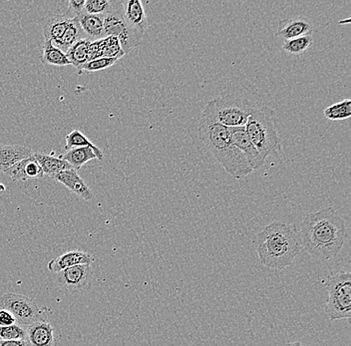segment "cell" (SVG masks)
<instances>
[{"instance_id": "1", "label": "cell", "mask_w": 351, "mask_h": 346, "mask_svg": "<svg viewBox=\"0 0 351 346\" xmlns=\"http://www.w3.org/2000/svg\"><path fill=\"white\" fill-rule=\"evenodd\" d=\"M298 232L302 249L322 260L339 255L346 238V223L331 207L307 214Z\"/></svg>"}, {"instance_id": "2", "label": "cell", "mask_w": 351, "mask_h": 346, "mask_svg": "<svg viewBox=\"0 0 351 346\" xmlns=\"http://www.w3.org/2000/svg\"><path fill=\"white\" fill-rule=\"evenodd\" d=\"M261 264L282 271L291 266L302 246L300 232L295 225L273 222L263 227L252 240Z\"/></svg>"}, {"instance_id": "3", "label": "cell", "mask_w": 351, "mask_h": 346, "mask_svg": "<svg viewBox=\"0 0 351 346\" xmlns=\"http://www.w3.org/2000/svg\"><path fill=\"white\" fill-rule=\"evenodd\" d=\"M199 136L208 153L221 164V167L230 176L241 179L251 174V166L243 153L232 143L228 127L201 117L199 122Z\"/></svg>"}, {"instance_id": "4", "label": "cell", "mask_w": 351, "mask_h": 346, "mask_svg": "<svg viewBox=\"0 0 351 346\" xmlns=\"http://www.w3.org/2000/svg\"><path fill=\"white\" fill-rule=\"evenodd\" d=\"M245 132L263 160L280 152L276 112L269 106L254 107L245 126Z\"/></svg>"}, {"instance_id": "5", "label": "cell", "mask_w": 351, "mask_h": 346, "mask_svg": "<svg viewBox=\"0 0 351 346\" xmlns=\"http://www.w3.org/2000/svg\"><path fill=\"white\" fill-rule=\"evenodd\" d=\"M256 106L239 96H221L208 101L201 117L228 128L245 127Z\"/></svg>"}, {"instance_id": "6", "label": "cell", "mask_w": 351, "mask_h": 346, "mask_svg": "<svg viewBox=\"0 0 351 346\" xmlns=\"http://www.w3.org/2000/svg\"><path fill=\"white\" fill-rule=\"evenodd\" d=\"M326 291L328 293L326 301V314L329 321L351 319V273L350 271H339L329 275L326 280Z\"/></svg>"}, {"instance_id": "7", "label": "cell", "mask_w": 351, "mask_h": 346, "mask_svg": "<svg viewBox=\"0 0 351 346\" xmlns=\"http://www.w3.org/2000/svg\"><path fill=\"white\" fill-rule=\"evenodd\" d=\"M103 23L106 36L116 37L125 54L130 53L141 42L143 34L125 21L120 2L114 1L113 10L103 16Z\"/></svg>"}, {"instance_id": "8", "label": "cell", "mask_w": 351, "mask_h": 346, "mask_svg": "<svg viewBox=\"0 0 351 346\" xmlns=\"http://www.w3.org/2000/svg\"><path fill=\"white\" fill-rule=\"evenodd\" d=\"M0 306L14 317L19 325L28 326L40 321L41 310L36 302L17 293H8L0 297Z\"/></svg>"}, {"instance_id": "9", "label": "cell", "mask_w": 351, "mask_h": 346, "mask_svg": "<svg viewBox=\"0 0 351 346\" xmlns=\"http://www.w3.org/2000/svg\"><path fill=\"white\" fill-rule=\"evenodd\" d=\"M91 279V264H80L55 273V284L67 293L85 290L89 286Z\"/></svg>"}, {"instance_id": "10", "label": "cell", "mask_w": 351, "mask_h": 346, "mask_svg": "<svg viewBox=\"0 0 351 346\" xmlns=\"http://www.w3.org/2000/svg\"><path fill=\"white\" fill-rule=\"evenodd\" d=\"M229 129L232 143L243 153L247 163L251 166L252 170H258L265 165V160L263 159L256 147L252 143L251 139L245 132V127H234Z\"/></svg>"}, {"instance_id": "11", "label": "cell", "mask_w": 351, "mask_h": 346, "mask_svg": "<svg viewBox=\"0 0 351 346\" xmlns=\"http://www.w3.org/2000/svg\"><path fill=\"white\" fill-rule=\"evenodd\" d=\"M120 3L127 24L144 35L149 24L142 2L140 0H123Z\"/></svg>"}, {"instance_id": "12", "label": "cell", "mask_w": 351, "mask_h": 346, "mask_svg": "<svg viewBox=\"0 0 351 346\" xmlns=\"http://www.w3.org/2000/svg\"><path fill=\"white\" fill-rule=\"evenodd\" d=\"M94 260H95V258L91 254L79 251V249H73V251H67V253L50 260L48 262L47 269L51 273H57L66 269L72 268V267L93 264Z\"/></svg>"}, {"instance_id": "13", "label": "cell", "mask_w": 351, "mask_h": 346, "mask_svg": "<svg viewBox=\"0 0 351 346\" xmlns=\"http://www.w3.org/2000/svg\"><path fill=\"white\" fill-rule=\"evenodd\" d=\"M4 174L12 181L22 182L28 181L30 179H40L45 176L43 168L33 155L8 169Z\"/></svg>"}, {"instance_id": "14", "label": "cell", "mask_w": 351, "mask_h": 346, "mask_svg": "<svg viewBox=\"0 0 351 346\" xmlns=\"http://www.w3.org/2000/svg\"><path fill=\"white\" fill-rule=\"evenodd\" d=\"M313 32V24L306 21V19H282L278 23L276 36L280 37V38L287 41L298 38V37L304 36V35H311Z\"/></svg>"}, {"instance_id": "15", "label": "cell", "mask_w": 351, "mask_h": 346, "mask_svg": "<svg viewBox=\"0 0 351 346\" xmlns=\"http://www.w3.org/2000/svg\"><path fill=\"white\" fill-rule=\"evenodd\" d=\"M25 330L30 346H54V328L47 321H36Z\"/></svg>"}, {"instance_id": "16", "label": "cell", "mask_w": 351, "mask_h": 346, "mask_svg": "<svg viewBox=\"0 0 351 346\" xmlns=\"http://www.w3.org/2000/svg\"><path fill=\"white\" fill-rule=\"evenodd\" d=\"M55 181L59 182L65 186L67 189L71 190L72 193L80 197L81 199L85 201H91L93 199V194L91 190L85 184L82 178L77 174V171L72 169V170L64 171L60 174L55 176Z\"/></svg>"}, {"instance_id": "17", "label": "cell", "mask_w": 351, "mask_h": 346, "mask_svg": "<svg viewBox=\"0 0 351 346\" xmlns=\"http://www.w3.org/2000/svg\"><path fill=\"white\" fill-rule=\"evenodd\" d=\"M77 19H78V23L80 24L85 36L90 41L101 40L106 37L103 16L82 12L77 17Z\"/></svg>"}, {"instance_id": "18", "label": "cell", "mask_w": 351, "mask_h": 346, "mask_svg": "<svg viewBox=\"0 0 351 346\" xmlns=\"http://www.w3.org/2000/svg\"><path fill=\"white\" fill-rule=\"evenodd\" d=\"M32 155V149L27 147L0 145V172H5L8 169Z\"/></svg>"}, {"instance_id": "19", "label": "cell", "mask_w": 351, "mask_h": 346, "mask_svg": "<svg viewBox=\"0 0 351 346\" xmlns=\"http://www.w3.org/2000/svg\"><path fill=\"white\" fill-rule=\"evenodd\" d=\"M73 19L70 18L66 13L63 14H51L47 17L45 24H44L43 34L45 40L54 41L58 40L68 26L72 23Z\"/></svg>"}, {"instance_id": "20", "label": "cell", "mask_w": 351, "mask_h": 346, "mask_svg": "<svg viewBox=\"0 0 351 346\" xmlns=\"http://www.w3.org/2000/svg\"><path fill=\"white\" fill-rule=\"evenodd\" d=\"M36 161L43 168L44 175L54 178L57 175L64 171L72 170V166L63 159L62 156L55 157L53 154L44 155L40 153H33Z\"/></svg>"}, {"instance_id": "21", "label": "cell", "mask_w": 351, "mask_h": 346, "mask_svg": "<svg viewBox=\"0 0 351 346\" xmlns=\"http://www.w3.org/2000/svg\"><path fill=\"white\" fill-rule=\"evenodd\" d=\"M62 158L72 166L74 170L77 171L80 170L83 165L92 160H103L104 155L103 152H97L89 147H83V148H75L67 151Z\"/></svg>"}, {"instance_id": "22", "label": "cell", "mask_w": 351, "mask_h": 346, "mask_svg": "<svg viewBox=\"0 0 351 346\" xmlns=\"http://www.w3.org/2000/svg\"><path fill=\"white\" fill-rule=\"evenodd\" d=\"M91 42L92 41L87 38L81 39L71 46L65 53L70 65L74 66L77 72L80 71L81 68L89 62V47Z\"/></svg>"}, {"instance_id": "23", "label": "cell", "mask_w": 351, "mask_h": 346, "mask_svg": "<svg viewBox=\"0 0 351 346\" xmlns=\"http://www.w3.org/2000/svg\"><path fill=\"white\" fill-rule=\"evenodd\" d=\"M83 38H86V36H85L84 32H83L82 28L78 23V19L74 18L62 36L58 40L52 42V45L66 53L71 46H73L77 41Z\"/></svg>"}, {"instance_id": "24", "label": "cell", "mask_w": 351, "mask_h": 346, "mask_svg": "<svg viewBox=\"0 0 351 346\" xmlns=\"http://www.w3.org/2000/svg\"><path fill=\"white\" fill-rule=\"evenodd\" d=\"M41 62L46 65H53V66H68L70 65L69 60L64 52L61 51L58 48L52 45L51 41L44 40L43 54L41 56Z\"/></svg>"}, {"instance_id": "25", "label": "cell", "mask_w": 351, "mask_h": 346, "mask_svg": "<svg viewBox=\"0 0 351 346\" xmlns=\"http://www.w3.org/2000/svg\"><path fill=\"white\" fill-rule=\"evenodd\" d=\"M324 117L331 121H341L351 117V101L346 99L330 105L324 109Z\"/></svg>"}, {"instance_id": "26", "label": "cell", "mask_w": 351, "mask_h": 346, "mask_svg": "<svg viewBox=\"0 0 351 346\" xmlns=\"http://www.w3.org/2000/svg\"><path fill=\"white\" fill-rule=\"evenodd\" d=\"M125 55L119 40L116 37L106 36L100 40V58L119 59Z\"/></svg>"}, {"instance_id": "27", "label": "cell", "mask_w": 351, "mask_h": 346, "mask_svg": "<svg viewBox=\"0 0 351 346\" xmlns=\"http://www.w3.org/2000/svg\"><path fill=\"white\" fill-rule=\"evenodd\" d=\"M313 42V39L311 35H304V36L285 41L282 50L291 55H300L311 47Z\"/></svg>"}, {"instance_id": "28", "label": "cell", "mask_w": 351, "mask_h": 346, "mask_svg": "<svg viewBox=\"0 0 351 346\" xmlns=\"http://www.w3.org/2000/svg\"><path fill=\"white\" fill-rule=\"evenodd\" d=\"M66 145L65 150L69 151L72 149L75 148H83V147H89V148L93 149V150L97 151V152H102L98 147L94 145L93 143L87 139L86 136L81 133L79 130L72 131L66 136Z\"/></svg>"}, {"instance_id": "29", "label": "cell", "mask_w": 351, "mask_h": 346, "mask_svg": "<svg viewBox=\"0 0 351 346\" xmlns=\"http://www.w3.org/2000/svg\"><path fill=\"white\" fill-rule=\"evenodd\" d=\"M113 5L114 1H109V0H86L83 12L104 16L113 10Z\"/></svg>"}, {"instance_id": "30", "label": "cell", "mask_w": 351, "mask_h": 346, "mask_svg": "<svg viewBox=\"0 0 351 346\" xmlns=\"http://www.w3.org/2000/svg\"><path fill=\"white\" fill-rule=\"evenodd\" d=\"M27 338L26 330L19 324L0 328V339L1 341H25ZM27 341V339H26Z\"/></svg>"}, {"instance_id": "31", "label": "cell", "mask_w": 351, "mask_h": 346, "mask_svg": "<svg viewBox=\"0 0 351 346\" xmlns=\"http://www.w3.org/2000/svg\"><path fill=\"white\" fill-rule=\"evenodd\" d=\"M118 59L114 58H98L95 60L90 61L86 63L80 71L78 72L79 75L83 73H92V72L103 71V70L108 69L109 67L113 66L117 63Z\"/></svg>"}, {"instance_id": "32", "label": "cell", "mask_w": 351, "mask_h": 346, "mask_svg": "<svg viewBox=\"0 0 351 346\" xmlns=\"http://www.w3.org/2000/svg\"><path fill=\"white\" fill-rule=\"evenodd\" d=\"M84 0H70L69 8L65 13L71 19L77 18L81 13L84 12Z\"/></svg>"}, {"instance_id": "33", "label": "cell", "mask_w": 351, "mask_h": 346, "mask_svg": "<svg viewBox=\"0 0 351 346\" xmlns=\"http://www.w3.org/2000/svg\"><path fill=\"white\" fill-rule=\"evenodd\" d=\"M15 323H16V321H15L14 317L8 310H0V328L12 325Z\"/></svg>"}, {"instance_id": "34", "label": "cell", "mask_w": 351, "mask_h": 346, "mask_svg": "<svg viewBox=\"0 0 351 346\" xmlns=\"http://www.w3.org/2000/svg\"><path fill=\"white\" fill-rule=\"evenodd\" d=\"M0 346H30L27 341H1Z\"/></svg>"}, {"instance_id": "35", "label": "cell", "mask_w": 351, "mask_h": 346, "mask_svg": "<svg viewBox=\"0 0 351 346\" xmlns=\"http://www.w3.org/2000/svg\"><path fill=\"white\" fill-rule=\"evenodd\" d=\"M284 346H304V345H302V343H300V341H295V343H287V345H285Z\"/></svg>"}, {"instance_id": "36", "label": "cell", "mask_w": 351, "mask_h": 346, "mask_svg": "<svg viewBox=\"0 0 351 346\" xmlns=\"http://www.w3.org/2000/svg\"><path fill=\"white\" fill-rule=\"evenodd\" d=\"M5 192V187L2 184H0V195L3 194Z\"/></svg>"}]
</instances>
